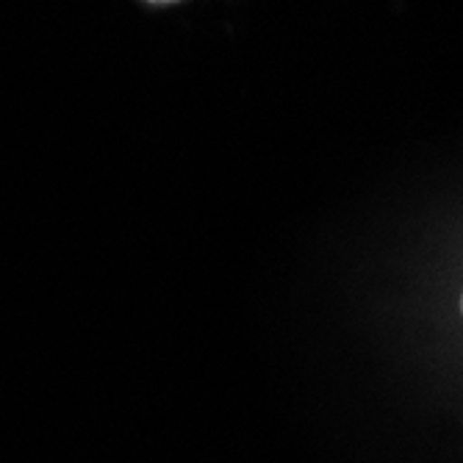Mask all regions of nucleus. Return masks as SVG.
Segmentation results:
<instances>
[{
	"instance_id": "obj_1",
	"label": "nucleus",
	"mask_w": 463,
	"mask_h": 463,
	"mask_svg": "<svg viewBox=\"0 0 463 463\" xmlns=\"http://www.w3.org/2000/svg\"><path fill=\"white\" fill-rule=\"evenodd\" d=\"M460 314H463V294H460Z\"/></svg>"
}]
</instances>
